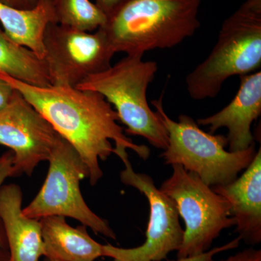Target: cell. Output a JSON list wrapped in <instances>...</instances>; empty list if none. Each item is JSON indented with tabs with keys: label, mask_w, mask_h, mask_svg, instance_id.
I'll return each mask as SVG.
<instances>
[{
	"label": "cell",
	"mask_w": 261,
	"mask_h": 261,
	"mask_svg": "<svg viewBox=\"0 0 261 261\" xmlns=\"http://www.w3.org/2000/svg\"><path fill=\"white\" fill-rule=\"evenodd\" d=\"M260 65L261 0H246L224 20L207 58L187 75V92L195 100L216 97L228 78Z\"/></svg>",
	"instance_id": "3"
},
{
	"label": "cell",
	"mask_w": 261,
	"mask_h": 261,
	"mask_svg": "<svg viewBox=\"0 0 261 261\" xmlns=\"http://www.w3.org/2000/svg\"><path fill=\"white\" fill-rule=\"evenodd\" d=\"M56 23L84 32L102 27L107 15L89 0H53Z\"/></svg>",
	"instance_id": "17"
},
{
	"label": "cell",
	"mask_w": 261,
	"mask_h": 261,
	"mask_svg": "<svg viewBox=\"0 0 261 261\" xmlns=\"http://www.w3.org/2000/svg\"><path fill=\"white\" fill-rule=\"evenodd\" d=\"M22 200L18 185L0 188V220L10 249L7 261H39L45 253L40 221L23 214Z\"/></svg>",
	"instance_id": "13"
},
{
	"label": "cell",
	"mask_w": 261,
	"mask_h": 261,
	"mask_svg": "<svg viewBox=\"0 0 261 261\" xmlns=\"http://www.w3.org/2000/svg\"><path fill=\"white\" fill-rule=\"evenodd\" d=\"M61 135L18 91L0 111V145L14 154L13 176H31L50 158Z\"/></svg>",
	"instance_id": "10"
},
{
	"label": "cell",
	"mask_w": 261,
	"mask_h": 261,
	"mask_svg": "<svg viewBox=\"0 0 261 261\" xmlns=\"http://www.w3.org/2000/svg\"><path fill=\"white\" fill-rule=\"evenodd\" d=\"M14 92L15 89L8 82L0 78V111L8 106Z\"/></svg>",
	"instance_id": "21"
},
{
	"label": "cell",
	"mask_w": 261,
	"mask_h": 261,
	"mask_svg": "<svg viewBox=\"0 0 261 261\" xmlns=\"http://www.w3.org/2000/svg\"><path fill=\"white\" fill-rule=\"evenodd\" d=\"M152 104L168 132V147L160 157L166 165H180L195 173L209 186L234 181L256 154L255 144L243 151L226 150V136L204 132L187 115H181L178 121H173L165 112L161 99L152 100Z\"/></svg>",
	"instance_id": "5"
},
{
	"label": "cell",
	"mask_w": 261,
	"mask_h": 261,
	"mask_svg": "<svg viewBox=\"0 0 261 261\" xmlns=\"http://www.w3.org/2000/svg\"><path fill=\"white\" fill-rule=\"evenodd\" d=\"M0 78L18 91L80 154L94 186L103 173L99 161H106L114 148L130 149L147 160L149 149L134 143L118 123V114L102 94L73 87H39L0 72Z\"/></svg>",
	"instance_id": "1"
},
{
	"label": "cell",
	"mask_w": 261,
	"mask_h": 261,
	"mask_svg": "<svg viewBox=\"0 0 261 261\" xmlns=\"http://www.w3.org/2000/svg\"><path fill=\"white\" fill-rule=\"evenodd\" d=\"M114 154L123 161L125 168L120 173L121 181L145 196L149 205L146 240L140 246L121 248L103 245L104 256L113 261H162L168 254L178 251L183 240L184 230L174 202L156 187L154 180L145 173L134 171L126 149H114Z\"/></svg>",
	"instance_id": "8"
},
{
	"label": "cell",
	"mask_w": 261,
	"mask_h": 261,
	"mask_svg": "<svg viewBox=\"0 0 261 261\" xmlns=\"http://www.w3.org/2000/svg\"><path fill=\"white\" fill-rule=\"evenodd\" d=\"M202 0H123L99 28L111 47L126 56L168 49L192 37L200 27Z\"/></svg>",
	"instance_id": "2"
},
{
	"label": "cell",
	"mask_w": 261,
	"mask_h": 261,
	"mask_svg": "<svg viewBox=\"0 0 261 261\" xmlns=\"http://www.w3.org/2000/svg\"><path fill=\"white\" fill-rule=\"evenodd\" d=\"M0 72L37 87L51 86L44 61L28 48L13 42L1 27Z\"/></svg>",
	"instance_id": "16"
},
{
	"label": "cell",
	"mask_w": 261,
	"mask_h": 261,
	"mask_svg": "<svg viewBox=\"0 0 261 261\" xmlns=\"http://www.w3.org/2000/svg\"><path fill=\"white\" fill-rule=\"evenodd\" d=\"M123 0H96L95 4L108 15Z\"/></svg>",
	"instance_id": "23"
},
{
	"label": "cell",
	"mask_w": 261,
	"mask_h": 261,
	"mask_svg": "<svg viewBox=\"0 0 261 261\" xmlns=\"http://www.w3.org/2000/svg\"><path fill=\"white\" fill-rule=\"evenodd\" d=\"M173 173L160 190L174 202L185 221L183 240L178 258L208 251L223 230L235 226L231 205L223 196L195 173L180 165H172Z\"/></svg>",
	"instance_id": "6"
},
{
	"label": "cell",
	"mask_w": 261,
	"mask_h": 261,
	"mask_svg": "<svg viewBox=\"0 0 261 261\" xmlns=\"http://www.w3.org/2000/svg\"><path fill=\"white\" fill-rule=\"evenodd\" d=\"M13 161L14 154L11 150L7 151L0 154V188L3 186V182L8 177H13ZM0 221V248L4 249L6 243L4 228L2 227Z\"/></svg>",
	"instance_id": "18"
},
{
	"label": "cell",
	"mask_w": 261,
	"mask_h": 261,
	"mask_svg": "<svg viewBox=\"0 0 261 261\" xmlns=\"http://www.w3.org/2000/svg\"><path fill=\"white\" fill-rule=\"evenodd\" d=\"M44 256L55 261H94L104 256L103 245L91 238L84 225L73 228L63 216L39 219Z\"/></svg>",
	"instance_id": "14"
},
{
	"label": "cell",
	"mask_w": 261,
	"mask_h": 261,
	"mask_svg": "<svg viewBox=\"0 0 261 261\" xmlns=\"http://www.w3.org/2000/svg\"><path fill=\"white\" fill-rule=\"evenodd\" d=\"M8 258L5 256V252H3V249L0 248V261H7Z\"/></svg>",
	"instance_id": "24"
},
{
	"label": "cell",
	"mask_w": 261,
	"mask_h": 261,
	"mask_svg": "<svg viewBox=\"0 0 261 261\" xmlns=\"http://www.w3.org/2000/svg\"><path fill=\"white\" fill-rule=\"evenodd\" d=\"M48 161L45 181L35 198L23 209V214L36 219L51 216L72 218L94 233L116 240L108 221L89 208L82 195L80 181L88 178L89 173L73 146L61 136Z\"/></svg>",
	"instance_id": "7"
},
{
	"label": "cell",
	"mask_w": 261,
	"mask_h": 261,
	"mask_svg": "<svg viewBox=\"0 0 261 261\" xmlns=\"http://www.w3.org/2000/svg\"><path fill=\"white\" fill-rule=\"evenodd\" d=\"M208 261H215L211 259ZM219 261H261V250L260 249L250 248L244 249L242 251L237 252L230 255L227 258Z\"/></svg>",
	"instance_id": "20"
},
{
	"label": "cell",
	"mask_w": 261,
	"mask_h": 261,
	"mask_svg": "<svg viewBox=\"0 0 261 261\" xmlns=\"http://www.w3.org/2000/svg\"><path fill=\"white\" fill-rule=\"evenodd\" d=\"M240 241H241V240L238 237V238L230 241L229 243L225 244V245H221L220 247H214V248L209 250L208 251L203 252V253L200 254V255L178 258L177 260L171 261H208L211 259L214 258L215 255H217V254L238 248L240 246Z\"/></svg>",
	"instance_id": "19"
},
{
	"label": "cell",
	"mask_w": 261,
	"mask_h": 261,
	"mask_svg": "<svg viewBox=\"0 0 261 261\" xmlns=\"http://www.w3.org/2000/svg\"><path fill=\"white\" fill-rule=\"evenodd\" d=\"M240 80L238 92L228 106L197 122L199 126L208 127L211 134L226 128L231 152L245 150L255 144L251 126L261 113L260 70L240 75Z\"/></svg>",
	"instance_id": "11"
},
{
	"label": "cell",
	"mask_w": 261,
	"mask_h": 261,
	"mask_svg": "<svg viewBox=\"0 0 261 261\" xmlns=\"http://www.w3.org/2000/svg\"><path fill=\"white\" fill-rule=\"evenodd\" d=\"M0 2L16 9L28 10L35 8L38 0H0Z\"/></svg>",
	"instance_id": "22"
},
{
	"label": "cell",
	"mask_w": 261,
	"mask_h": 261,
	"mask_svg": "<svg viewBox=\"0 0 261 261\" xmlns=\"http://www.w3.org/2000/svg\"><path fill=\"white\" fill-rule=\"evenodd\" d=\"M0 23L13 42L43 60L44 32L49 23H56L53 0H38L35 8L28 10L16 9L0 2Z\"/></svg>",
	"instance_id": "15"
},
{
	"label": "cell",
	"mask_w": 261,
	"mask_h": 261,
	"mask_svg": "<svg viewBox=\"0 0 261 261\" xmlns=\"http://www.w3.org/2000/svg\"><path fill=\"white\" fill-rule=\"evenodd\" d=\"M44 56L51 86L73 87L91 75L107 70L116 54L99 29L84 32L57 23L47 25Z\"/></svg>",
	"instance_id": "9"
},
{
	"label": "cell",
	"mask_w": 261,
	"mask_h": 261,
	"mask_svg": "<svg viewBox=\"0 0 261 261\" xmlns=\"http://www.w3.org/2000/svg\"><path fill=\"white\" fill-rule=\"evenodd\" d=\"M143 56H126L104 71L91 75L75 88L102 94L114 106L126 135L144 137L151 145L164 150L168 145L166 128L147 102V91L158 71L154 61Z\"/></svg>",
	"instance_id": "4"
},
{
	"label": "cell",
	"mask_w": 261,
	"mask_h": 261,
	"mask_svg": "<svg viewBox=\"0 0 261 261\" xmlns=\"http://www.w3.org/2000/svg\"><path fill=\"white\" fill-rule=\"evenodd\" d=\"M231 205L240 240L247 245L261 243V149L240 178L227 185L211 187Z\"/></svg>",
	"instance_id": "12"
},
{
	"label": "cell",
	"mask_w": 261,
	"mask_h": 261,
	"mask_svg": "<svg viewBox=\"0 0 261 261\" xmlns=\"http://www.w3.org/2000/svg\"><path fill=\"white\" fill-rule=\"evenodd\" d=\"M44 261H55V260H49V259L46 258L45 260H44Z\"/></svg>",
	"instance_id": "25"
}]
</instances>
